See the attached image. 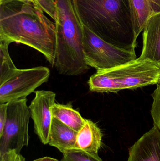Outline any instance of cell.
Listing matches in <instances>:
<instances>
[{
    "mask_svg": "<svg viewBox=\"0 0 160 161\" xmlns=\"http://www.w3.org/2000/svg\"><path fill=\"white\" fill-rule=\"evenodd\" d=\"M0 41L27 45L54 66L55 24L33 4L14 1L0 5Z\"/></svg>",
    "mask_w": 160,
    "mask_h": 161,
    "instance_id": "cell-1",
    "label": "cell"
},
{
    "mask_svg": "<svg viewBox=\"0 0 160 161\" xmlns=\"http://www.w3.org/2000/svg\"><path fill=\"white\" fill-rule=\"evenodd\" d=\"M73 2L83 26L110 44L135 52L138 42L129 0H73Z\"/></svg>",
    "mask_w": 160,
    "mask_h": 161,
    "instance_id": "cell-2",
    "label": "cell"
},
{
    "mask_svg": "<svg viewBox=\"0 0 160 161\" xmlns=\"http://www.w3.org/2000/svg\"><path fill=\"white\" fill-rule=\"evenodd\" d=\"M160 81V65L138 58L111 69L97 71L88 84L91 92H116L157 84Z\"/></svg>",
    "mask_w": 160,
    "mask_h": 161,
    "instance_id": "cell-3",
    "label": "cell"
},
{
    "mask_svg": "<svg viewBox=\"0 0 160 161\" xmlns=\"http://www.w3.org/2000/svg\"><path fill=\"white\" fill-rule=\"evenodd\" d=\"M84 27L83 51L86 64L97 71L108 69L137 58L135 52L126 51L106 42Z\"/></svg>",
    "mask_w": 160,
    "mask_h": 161,
    "instance_id": "cell-4",
    "label": "cell"
},
{
    "mask_svg": "<svg viewBox=\"0 0 160 161\" xmlns=\"http://www.w3.org/2000/svg\"><path fill=\"white\" fill-rule=\"evenodd\" d=\"M26 98L8 102L7 117L0 134V155L10 150L20 153L29 143L28 125L31 117Z\"/></svg>",
    "mask_w": 160,
    "mask_h": 161,
    "instance_id": "cell-5",
    "label": "cell"
},
{
    "mask_svg": "<svg viewBox=\"0 0 160 161\" xmlns=\"http://www.w3.org/2000/svg\"><path fill=\"white\" fill-rule=\"evenodd\" d=\"M50 75L47 67L18 69L13 76L0 85V104L26 98L47 82Z\"/></svg>",
    "mask_w": 160,
    "mask_h": 161,
    "instance_id": "cell-6",
    "label": "cell"
},
{
    "mask_svg": "<svg viewBox=\"0 0 160 161\" xmlns=\"http://www.w3.org/2000/svg\"><path fill=\"white\" fill-rule=\"evenodd\" d=\"M29 106L34 131L43 144H48L52 121L51 108L55 104L56 94L52 91H36Z\"/></svg>",
    "mask_w": 160,
    "mask_h": 161,
    "instance_id": "cell-7",
    "label": "cell"
},
{
    "mask_svg": "<svg viewBox=\"0 0 160 161\" xmlns=\"http://www.w3.org/2000/svg\"><path fill=\"white\" fill-rule=\"evenodd\" d=\"M127 161H160V131L156 125L129 149Z\"/></svg>",
    "mask_w": 160,
    "mask_h": 161,
    "instance_id": "cell-8",
    "label": "cell"
},
{
    "mask_svg": "<svg viewBox=\"0 0 160 161\" xmlns=\"http://www.w3.org/2000/svg\"><path fill=\"white\" fill-rule=\"evenodd\" d=\"M139 58L160 65V13L150 18L144 28L142 51Z\"/></svg>",
    "mask_w": 160,
    "mask_h": 161,
    "instance_id": "cell-9",
    "label": "cell"
},
{
    "mask_svg": "<svg viewBox=\"0 0 160 161\" xmlns=\"http://www.w3.org/2000/svg\"><path fill=\"white\" fill-rule=\"evenodd\" d=\"M133 29L138 38L147 21L160 13V0H129Z\"/></svg>",
    "mask_w": 160,
    "mask_h": 161,
    "instance_id": "cell-10",
    "label": "cell"
},
{
    "mask_svg": "<svg viewBox=\"0 0 160 161\" xmlns=\"http://www.w3.org/2000/svg\"><path fill=\"white\" fill-rule=\"evenodd\" d=\"M78 132L53 117L48 144L62 153L76 148Z\"/></svg>",
    "mask_w": 160,
    "mask_h": 161,
    "instance_id": "cell-11",
    "label": "cell"
},
{
    "mask_svg": "<svg viewBox=\"0 0 160 161\" xmlns=\"http://www.w3.org/2000/svg\"><path fill=\"white\" fill-rule=\"evenodd\" d=\"M102 134L96 124L85 119L83 126L78 132L76 148L98 154L102 144Z\"/></svg>",
    "mask_w": 160,
    "mask_h": 161,
    "instance_id": "cell-12",
    "label": "cell"
},
{
    "mask_svg": "<svg viewBox=\"0 0 160 161\" xmlns=\"http://www.w3.org/2000/svg\"><path fill=\"white\" fill-rule=\"evenodd\" d=\"M52 117H54L70 128L79 132L83 126L85 119L71 105L55 103L51 108Z\"/></svg>",
    "mask_w": 160,
    "mask_h": 161,
    "instance_id": "cell-13",
    "label": "cell"
},
{
    "mask_svg": "<svg viewBox=\"0 0 160 161\" xmlns=\"http://www.w3.org/2000/svg\"><path fill=\"white\" fill-rule=\"evenodd\" d=\"M9 44L7 42L0 41V85L11 78L18 70L8 52Z\"/></svg>",
    "mask_w": 160,
    "mask_h": 161,
    "instance_id": "cell-14",
    "label": "cell"
},
{
    "mask_svg": "<svg viewBox=\"0 0 160 161\" xmlns=\"http://www.w3.org/2000/svg\"><path fill=\"white\" fill-rule=\"evenodd\" d=\"M63 154L61 161H103L98 154L78 148L67 150Z\"/></svg>",
    "mask_w": 160,
    "mask_h": 161,
    "instance_id": "cell-15",
    "label": "cell"
},
{
    "mask_svg": "<svg viewBox=\"0 0 160 161\" xmlns=\"http://www.w3.org/2000/svg\"><path fill=\"white\" fill-rule=\"evenodd\" d=\"M153 101L151 114L154 121V125L160 131V81L157 84V89L152 94Z\"/></svg>",
    "mask_w": 160,
    "mask_h": 161,
    "instance_id": "cell-16",
    "label": "cell"
},
{
    "mask_svg": "<svg viewBox=\"0 0 160 161\" xmlns=\"http://www.w3.org/2000/svg\"><path fill=\"white\" fill-rule=\"evenodd\" d=\"M39 9L45 12L54 20L56 5L55 0H36Z\"/></svg>",
    "mask_w": 160,
    "mask_h": 161,
    "instance_id": "cell-17",
    "label": "cell"
},
{
    "mask_svg": "<svg viewBox=\"0 0 160 161\" xmlns=\"http://www.w3.org/2000/svg\"><path fill=\"white\" fill-rule=\"evenodd\" d=\"M1 161H25V158L20 153L14 150L5 152L0 155Z\"/></svg>",
    "mask_w": 160,
    "mask_h": 161,
    "instance_id": "cell-18",
    "label": "cell"
},
{
    "mask_svg": "<svg viewBox=\"0 0 160 161\" xmlns=\"http://www.w3.org/2000/svg\"><path fill=\"white\" fill-rule=\"evenodd\" d=\"M8 104H0V134L2 133L7 117Z\"/></svg>",
    "mask_w": 160,
    "mask_h": 161,
    "instance_id": "cell-19",
    "label": "cell"
},
{
    "mask_svg": "<svg viewBox=\"0 0 160 161\" xmlns=\"http://www.w3.org/2000/svg\"><path fill=\"white\" fill-rule=\"evenodd\" d=\"M20 1V2H23V3L33 4V5L36 8L39 9V8H38V5L37 3L36 0H0V5L3 4L5 3H8V2H12V1ZM39 10H40V9H39Z\"/></svg>",
    "mask_w": 160,
    "mask_h": 161,
    "instance_id": "cell-20",
    "label": "cell"
},
{
    "mask_svg": "<svg viewBox=\"0 0 160 161\" xmlns=\"http://www.w3.org/2000/svg\"><path fill=\"white\" fill-rule=\"evenodd\" d=\"M33 161H59L58 160L56 159L53 158H50V157H44V158H40L37 159Z\"/></svg>",
    "mask_w": 160,
    "mask_h": 161,
    "instance_id": "cell-21",
    "label": "cell"
}]
</instances>
